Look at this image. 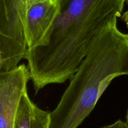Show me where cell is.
I'll use <instances>...</instances> for the list:
<instances>
[{
    "label": "cell",
    "instance_id": "cell-5",
    "mask_svg": "<svg viewBox=\"0 0 128 128\" xmlns=\"http://www.w3.org/2000/svg\"><path fill=\"white\" fill-rule=\"evenodd\" d=\"M58 12L56 0H43L28 6L24 23L28 50L46 44Z\"/></svg>",
    "mask_w": 128,
    "mask_h": 128
},
{
    "label": "cell",
    "instance_id": "cell-11",
    "mask_svg": "<svg viewBox=\"0 0 128 128\" xmlns=\"http://www.w3.org/2000/svg\"><path fill=\"white\" fill-rule=\"evenodd\" d=\"M127 1H128V0H127Z\"/></svg>",
    "mask_w": 128,
    "mask_h": 128
},
{
    "label": "cell",
    "instance_id": "cell-9",
    "mask_svg": "<svg viewBox=\"0 0 128 128\" xmlns=\"http://www.w3.org/2000/svg\"><path fill=\"white\" fill-rule=\"evenodd\" d=\"M43 1V0H26V1H27L28 6H30V5H32V4L35 3L39 2V1Z\"/></svg>",
    "mask_w": 128,
    "mask_h": 128
},
{
    "label": "cell",
    "instance_id": "cell-8",
    "mask_svg": "<svg viewBox=\"0 0 128 128\" xmlns=\"http://www.w3.org/2000/svg\"><path fill=\"white\" fill-rule=\"evenodd\" d=\"M121 18L123 20L124 22L126 23V26L128 28V10L122 14V16H121Z\"/></svg>",
    "mask_w": 128,
    "mask_h": 128
},
{
    "label": "cell",
    "instance_id": "cell-2",
    "mask_svg": "<svg viewBox=\"0 0 128 128\" xmlns=\"http://www.w3.org/2000/svg\"><path fill=\"white\" fill-rule=\"evenodd\" d=\"M128 75V33L117 22L92 42L61 96L50 112L49 128H77L88 117L111 82Z\"/></svg>",
    "mask_w": 128,
    "mask_h": 128
},
{
    "label": "cell",
    "instance_id": "cell-7",
    "mask_svg": "<svg viewBox=\"0 0 128 128\" xmlns=\"http://www.w3.org/2000/svg\"><path fill=\"white\" fill-rule=\"evenodd\" d=\"M101 128H128V124L126 121H123L121 119H119L112 124L104 125Z\"/></svg>",
    "mask_w": 128,
    "mask_h": 128
},
{
    "label": "cell",
    "instance_id": "cell-6",
    "mask_svg": "<svg viewBox=\"0 0 128 128\" xmlns=\"http://www.w3.org/2000/svg\"><path fill=\"white\" fill-rule=\"evenodd\" d=\"M50 115V112L40 109L26 91L20 101L14 128H49Z\"/></svg>",
    "mask_w": 128,
    "mask_h": 128
},
{
    "label": "cell",
    "instance_id": "cell-4",
    "mask_svg": "<svg viewBox=\"0 0 128 128\" xmlns=\"http://www.w3.org/2000/svg\"><path fill=\"white\" fill-rule=\"evenodd\" d=\"M31 80L27 65L0 72V128H14L19 105Z\"/></svg>",
    "mask_w": 128,
    "mask_h": 128
},
{
    "label": "cell",
    "instance_id": "cell-1",
    "mask_svg": "<svg viewBox=\"0 0 128 128\" xmlns=\"http://www.w3.org/2000/svg\"><path fill=\"white\" fill-rule=\"evenodd\" d=\"M127 0H56L58 12L47 41L25 58L37 94L72 78L100 33L121 17Z\"/></svg>",
    "mask_w": 128,
    "mask_h": 128
},
{
    "label": "cell",
    "instance_id": "cell-3",
    "mask_svg": "<svg viewBox=\"0 0 128 128\" xmlns=\"http://www.w3.org/2000/svg\"><path fill=\"white\" fill-rule=\"evenodd\" d=\"M28 6L26 0H0V72L16 69L25 58Z\"/></svg>",
    "mask_w": 128,
    "mask_h": 128
},
{
    "label": "cell",
    "instance_id": "cell-10",
    "mask_svg": "<svg viewBox=\"0 0 128 128\" xmlns=\"http://www.w3.org/2000/svg\"><path fill=\"white\" fill-rule=\"evenodd\" d=\"M126 122H127L128 124V109L127 110V114H126Z\"/></svg>",
    "mask_w": 128,
    "mask_h": 128
}]
</instances>
